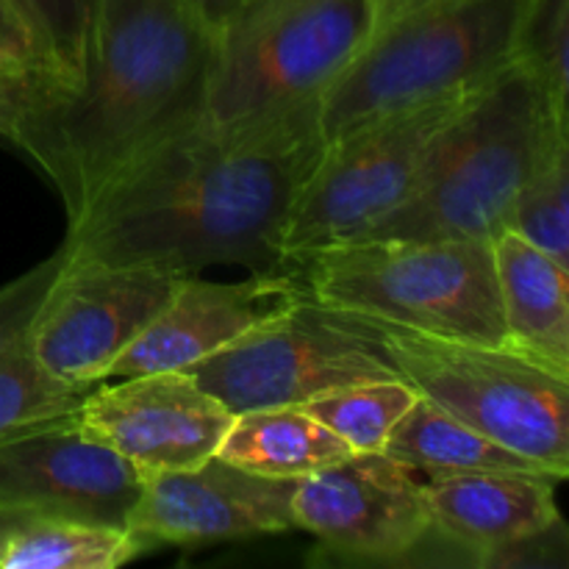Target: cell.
Here are the masks:
<instances>
[{
	"label": "cell",
	"instance_id": "obj_20",
	"mask_svg": "<svg viewBox=\"0 0 569 569\" xmlns=\"http://www.w3.org/2000/svg\"><path fill=\"white\" fill-rule=\"evenodd\" d=\"M153 548L128 526L31 517L0 550V569H114Z\"/></svg>",
	"mask_w": 569,
	"mask_h": 569
},
{
	"label": "cell",
	"instance_id": "obj_24",
	"mask_svg": "<svg viewBox=\"0 0 569 569\" xmlns=\"http://www.w3.org/2000/svg\"><path fill=\"white\" fill-rule=\"evenodd\" d=\"M98 0H11L64 89L78 81Z\"/></svg>",
	"mask_w": 569,
	"mask_h": 569
},
{
	"label": "cell",
	"instance_id": "obj_19",
	"mask_svg": "<svg viewBox=\"0 0 569 569\" xmlns=\"http://www.w3.org/2000/svg\"><path fill=\"white\" fill-rule=\"evenodd\" d=\"M381 453L415 472L420 481L461 472H545L537 461L483 437L426 398H417L415 406L400 417Z\"/></svg>",
	"mask_w": 569,
	"mask_h": 569
},
{
	"label": "cell",
	"instance_id": "obj_9",
	"mask_svg": "<svg viewBox=\"0 0 569 569\" xmlns=\"http://www.w3.org/2000/svg\"><path fill=\"white\" fill-rule=\"evenodd\" d=\"M187 372L231 415L303 406L333 389L400 378L359 315L322 306L309 292Z\"/></svg>",
	"mask_w": 569,
	"mask_h": 569
},
{
	"label": "cell",
	"instance_id": "obj_11",
	"mask_svg": "<svg viewBox=\"0 0 569 569\" xmlns=\"http://www.w3.org/2000/svg\"><path fill=\"white\" fill-rule=\"evenodd\" d=\"M292 520L342 565L406 567L431 531L422 481L387 453H353L300 478Z\"/></svg>",
	"mask_w": 569,
	"mask_h": 569
},
{
	"label": "cell",
	"instance_id": "obj_21",
	"mask_svg": "<svg viewBox=\"0 0 569 569\" xmlns=\"http://www.w3.org/2000/svg\"><path fill=\"white\" fill-rule=\"evenodd\" d=\"M509 231L569 267V120L550 117L526 172Z\"/></svg>",
	"mask_w": 569,
	"mask_h": 569
},
{
	"label": "cell",
	"instance_id": "obj_14",
	"mask_svg": "<svg viewBox=\"0 0 569 569\" xmlns=\"http://www.w3.org/2000/svg\"><path fill=\"white\" fill-rule=\"evenodd\" d=\"M295 478L248 472L220 456L187 470L148 472L128 528L150 542L203 545L292 531Z\"/></svg>",
	"mask_w": 569,
	"mask_h": 569
},
{
	"label": "cell",
	"instance_id": "obj_13",
	"mask_svg": "<svg viewBox=\"0 0 569 569\" xmlns=\"http://www.w3.org/2000/svg\"><path fill=\"white\" fill-rule=\"evenodd\" d=\"M72 417L142 476L200 465L217 453L233 422L231 411L187 370L94 383Z\"/></svg>",
	"mask_w": 569,
	"mask_h": 569
},
{
	"label": "cell",
	"instance_id": "obj_23",
	"mask_svg": "<svg viewBox=\"0 0 569 569\" xmlns=\"http://www.w3.org/2000/svg\"><path fill=\"white\" fill-rule=\"evenodd\" d=\"M417 398L420 395L403 378H389L333 389L303 403V409L337 433L353 453H381L389 431Z\"/></svg>",
	"mask_w": 569,
	"mask_h": 569
},
{
	"label": "cell",
	"instance_id": "obj_15",
	"mask_svg": "<svg viewBox=\"0 0 569 569\" xmlns=\"http://www.w3.org/2000/svg\"><path fill=\"white\" fill-rule=\"evenodd\" d=\"M303 292V281L292 267L250 272L244 281L187 278L137 342L111 365L106 381L189 370Z\"/></svg>",
	"mask_w": 569,
	"mask_h": 569
},
{
	"label": "cell",
	"instance_id": "obj_4",
	"mask_svg": "<svg viewBox=\"0 0 569 569\" xmlns=\"http://www.w3.org/2000/svg\"><path fill=\"white\" fill-rule=\"evenodd\" d=\"M550 117L569 120L550 109L520 59L506 64L445 128L403 206L365 237L492 242L509 231L511 206Z\"/></svg>",
	"mask_w": 569,
	"mask_h": 569
},
{
	"label": "cell",
	"instance_id": "obj_30",
	"mask_svg": "<svg viewBox=\"0 0 569 569\" xmlns=\"http://www.w3.org/2000/svg\"><path fill=\"white\" fill-rule=\"evenodd\" d=\"M33 515H26V511H17V509H6L0 506V550H3L6 539L17 531L20 526H26Z\"/></svg>",
	"mask_w": 569,
	"mask_h": 569
},
{
	"label": "cell",
	"instance_id": "obj_16",
	"mask_svg": "<svg viewBox=\"0 0 569 569\" xmlns=\"http://www.w3.org/2000/svg\"><path fill=\"white\" fill-rule=\"evenodd\" d=\"M550 472H461L422 481L431 531L459 553L461 565L483 567L495 550L561 520Z\"/></svg>",
	"mask_w": 569,
	"mask_h": 569
},
{
	"label": "cell",
	"instance_id": "obj_6",
	"mask_svg": "<svg viewBox=\"0 0 569 569\" xmlns=\"http://www.w3.org/2000/svg\"><path fill=\"white\" fill-rule=\"evenodd\" d=\"M376 20L378 0H248L217 33L203 122L237 133L320 109Z\"/></svg>",
	"mask_w": 569,
	"mask_h": 569
},
{
	"label": "cell",
	"instance_id": "obj_7",
	"mask_svg": "<svg viewBox=\"0 0 569 569\" xmlns=\"http://www.w3.org/2000/svg\"><path fill=\"white\" fill-rule=\"evenodd\" d=\"M361 320L420 398L537 461L550 476L561 481L569 476V378L509 345L431 337L372 317Z\"/></svg>",
	"mask_w": 569,
	"mask_h": 569
},
{
	"label": "cell",
	"instance_id": "obj_3",
	"mask_svg": "<svg viewBox=\"0 0 569 569\" xmlns=\"http://www.w3.org/2000/svg\"><path fill=\"white\" fill-rule=\"evenodd\" d=\"M533 0H378L370 42L320 98L322 144L487 81L520 50Z\"/></svg>",
	"mask_w": 569,
	"mask_h": 569
},
{
	"label": "cell",
	"instance_id": "obj_22",
	"mask_svg": "<svg viewBox=\"0 0 569 569\" xmlns=\"http://www.w3.org/2000/svg\"><path fill=\"white\" fill-rule=\"evenodd\" d=\"M89 389L44 370L26 339H20L0 353V442L76 415Z\"/></svg>",
	"mask_w": 569,
	"mask_h": 569
},
{
	"label": "cell",
	"instance_id": "obj_29",
	"mask_svg": "<svg viewBox=\"0 0 569 569\" xmlns=\"http://www.w3.org/2000/svg\"><path fill=\"white\" fill-rule=\"evenodd\" d=\"M181 3L187 6L189 14L198 17V20L217 37L248 0H181Z\"/></svg>",
	"mask_w": 569,
	"mask_h": 569
},
{
	"label": "cell",
	"instance_id": "obj_12",
	"mask_svg": "<svg viewBox=\"0 0 569 569\" xmlns=\"http://www.w3.org/2000/svg\"><path fill=\"white\" fill-rule=\"evenodd\" d=\"M144 476L83 431L76 417L44 422L0 442V506L33 517L128 526Z\"/></svg>",
	"mask_w": 569,
	"mask_h": 569
},
{
	"label": "cell",
	"instance_id": "obj_18",
	"mask_svg": "<svg viewBox=\"0 0 569 569\" xmlns=\"http://www.w3.org/2000/svg\"><path fill=\"white\" fill-rule=\"evenodd\" d=\"M217 456L248 472L300 481L348 459L353 450L303 406H272L233 415Z\"/></svg>",
	"mask_w": 569,
	"mask_h": 569
},
{
	"label": "cell",
	"instance_id": "obj_8",
	"mask_svg": "<svg viewBox=\"0 0 569 569\" xmlns=\"http://www.w3.org/2000/svg\"><path fill=\"white\" fill-rule=\"evenodd\" d=\"M481 83L383 114L326 142L283 226V267L298 264L328 244L365 237L403 206L420 181L437 139Z\"/></svg>",
	"mask_w": 569,
	"mask_h": 569
},
{
	"label": "cell",
	"instance_id": "obj_1",
	"mask_svg": "<svg viewBox=\"0 0 569 569\" xmlns=\"http://www.w3.org/2000/svg\"><path fill=\"white\" fill-rule=\"evenodd\" d=\"M322 148L320 109L237 133L200 120L120 172L70 222L64 244L81 259L187 272L287 270L283 226Z\"/></svg>",
	"mask_w": 569,
	"mask_h": 569
},
{
	"label": "cell",
	"instance_id": "obj_28",
	"mask_svg": "<svg viewBox=\"0 0 569 569\" xmlns=\"http://www.w3.org/2000/svg\"><path fill=\"white\" fill-rule=\"evenodd\" d=\"M0 70L37 72V76H48L53 81H59L53 76V70H50L42 48L33 39V33L28 31L22 17L11 6V0H0Z\"/></svg>",
	"mask_w": 569,
	"mask_h": 569
},
{
	"label": "cell",
	"instance_id": "obj_17",
	"mask_svg": "<svg viewBox=\"0 0 569 569\" xmlns=\"http://www.w3.org/2000/svg\"><path fill=\"white\" fill-rule=\"evenodd\" d=\"M492 259L509 348L569 378V267L515 231L492 239Z\"/></svg>",
	"mask_w": 569,
	"mask_h": 569
},
{
	"label": "cell",
	"instance_id": "obj_10",
	"mask_svg": "<svg viewBox=\"0 0 569 569\" xmlns=\"http://www.w3.org/2000/svg\"><path fill=\"white\" fill-rule=\"evenodd\" d=\"M192 276L200 272L159 261L81 259L67 250L26 333L28 348L53 376L94 387Z\"/></svg>",
	"mask_w": 569,
	"mask_h": 569
},
{
	"label": "cell",
	"instance_id": "obj_2",
	"mask_svg": "<svg viewBox=\"0 0 569 569\" xmlns=\"http://www.w3.org/2000/svg\"><path fill=\"white\" fill-rule=\"evenodd\" d=\"M217 37L181 0H98L78 81L53 89L20 150L67 226L156 144L203 120Z\"/></svg>",
	"mask_w": 569,
	"mask_h": 569
},
{
	"label": "cell",
	"instance_id": "obj_25",
	"mask_svg": "<svg viewBox=\"0 0 569 569\" xmlns=\"http://www.w3.org/2000/svg\"><path fill=\"white\" fill-rule=\"evenodd\" d=\"M517 59L537 76L550 109L569 117V0H533Z\"/></svg>",
	"mask_w": 569,
	"mask_h": 569
},
{
	"label": "cell",
	"instance_id": "obj_5",
	"mask_svg": "<svg viewBox=\"0 0 569 569\" xmlns=\"http://www.w3.org/2000/svg\"><path fill=\"white\" fill-rule=\"evenodd\" d=\"M292 270L331 309L431 337L509 345L492 242L361 237L315 250Z\"/></svg>",
	"mask_w": 569,
	"mask_h": 569
},
{
	"label": "cell",
	"instance_id": "obj_26",
	"mask_svg": "<svg viewBox=\"0 0 569 569\" xmlns=\"http://www.w3.org/2000/svg\"><path fill=\"white\" fill-rule=\"evenodd\" d=\"M67 261V244L28 272L17 276L14 281L0 287V353L11 348L14 342L26 339L28 328H31L33 317H37L39 306H42L44 295H48L50 283L59 276V270Z\"/></svg>",
	"mask_w": 569,
	"mask_h": 569
},
{
	"label": "cell",
	"instance_id": "obj_27",
	"mask_svg": "<svg viewBox=\"0 0 569 569\" xmlns=\"http://www.w3.org/2000/svg\"><path fill=\"white\" fill-rule=\"evenodd\" d=\"M61 83L37 72H3L0 70V139L20 150L22 137L31 126L33 114L42 109L48 94ZM64 89V87H61Z\"/></svg>",
	"mask_w": 569,
	"mask_h": 569
}]
</instances>
